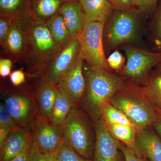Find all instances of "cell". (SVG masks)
I'll return each mask as SVG.
<instances>
[{
  "instance_id": "obj_33",
  "label": "cell",
  "mask_w": 161,
  "mask_h": 161,
  "mask_svg": "<svg viewBox=\"0 0 161 161\" xmlns=\"http://www.w3.org/2000/svg\"><path fill=\"white\" fill-rule=\"evenodd\" d=\"M119 149L123 154L125 161H144L143 158L139 157L133 149L126 145H123L119 142Z\"/></svg>"
},
{
  "instance_id": "obj_26",
  "label": "cell",
  "mask_w": 161,
  "mask_h": 161,
  "mask_svg": "<svg viewBox=\"0 0 161 161\" xmlns=\"http://www.w3.org/2000/svg\"><path fill=\"white\" fill-rule=\"evenodd\" d=\"M54 155L56 161H91L78 154L64 139Z\"/></svg>"
},
{
  "instance_id": "obj_23",
  "label": "cell",
  "mask_w": 161,
  "mask_h": 161,
  "mask_svg": "<svg viewBox=\"0 0 161 161\" xmlns=\"http://www.w3.org/2000/svg\"><path fill=\"white\" fill-rule=\"evenodd\" d=\"M142 93L158 115H161V74H156L149 79L142 89Z\"/></svg>"
},
{
  "instance_id": "obj_8",
  "label": "cell",
  "mask_w": 161,
  "mask_h": 161,
  "mask_svg": "<svg viewBox=\"0 0 161 161\" xmlns=\"http://www.w3.org/2000/svg\"><path fill=\"white\" fill-rule=\"evenodd\" d=\"M124 49L127 62L122 70L123 75L134 80L145 78L153 67L161 62V52L153 53L129 45Z\"/></svg>"
},
{
  "instance_id": "obj_37",
  "label": "cell",
  "mask_w": 161,
  "mask_h": 161,
  "mask_svg": "<svg viewBox=\"0 0 161 161\" xmlns=\"http://www.w3.org/2000/svg\"><path fill=\"white\" fill-rule=\"evenodd\" d=\"M31 146L32 144L25 149L22 153L9 161H31Z\"/></svg>"
},
{
  "instance_id": "obj_19",
  "label": "cell",
  "mask_w": 161,
  "mask_h": 161,
  "mask_svg": "<svg viewBox=\"0 0 161 161\" xmlns=\"http://www.w3.org/2000/svg\"><path fill=\"white\" fill-rule=\"evenodd\" d=\"M85 16L86 22L105 23L113 11L108 0H78Z\"/></svg>"
},
{
  "instance_id": "obj_4",
  "label": "cell",
  "mask_w": 161,
  "mask_h": 161,
  "mask_svg": "<svg viewBox=\"0 0 161 161\" xmlns=\"http://www.w3.org/2000/svg\"><path fill=\"white\" fill-rule=\"evenodd\" d=\"M104 24L100 22H86L79 38L78 56L89 67L108 71L109 66L104 49Z\"/></svg>"
},
{
  "instance_id": "obj_28",
  "label": "cell",
  "mask_w": 161,
  "mask_h": 161,
  "mask_svg": "<svg viewBox=\"0 0 161 161\" xmlns=\"http://www.w3.org/2000/svg\"><path fill=\"white\" fill-rule=\"evenodd\" d=\"M0 125L6 126L12 130L20 127L3 102L0 104Z\"/></svg>"
},
{
  "instance_id": "obj_16",
  "label": "cell",
  "mask_w": 161,
  "mask_h": 161,
  "mask_svg": "<svg viewBox=\"0 0 161 161\" xmlns=\"http://www.w3.org/2000/svg\"><path fill=\"white\" fill-rule=\"evenodd\" d=\"M73 40L79 39L86 21L84 14L78 0H70L62 6L59 12Z\"/></svg>"
},
{
  "instance_id": "obj_21",
  "label": "cell",
  "mask_w": 161,
  "mask_h": 161,
  "mask_svg": "<svg viewBox=\"0 0 161 161\" xmlns=\"http://www.w3.org/2000/svg\"><path fill=\"white\" fill-rule=\"evenodd\" d=\"M75 105V103L69 96L58 88L51 119L52 123L55 125L62 126Z\"/></svg>"
},
{
  "instance_id": "obj_3",
  "label": "cell",
  "mask_w": 161,
  "mask_h": 161,
  "mask_svg": "<svg viewBox=\"0 0 161 161\" xmlns=\"http://www.w3.org/2000/svg\"><path fill=\"white\" fill-rule=\"evenodd\" d=\"M62 129L64 140L78 154L90 159L95 148V136L87 116L78 106L72 108Z\"/></svg>"
},
{
  "instance_id": "obj_20",
  "label": "cell",
  "mask_w": 161,
  "mask_h": 161,
  "mask_svg": "<svg viewBox=\"0 0 161 161\" xmlns=\"http://www.w3.org/2000/svg\"><path fill=\"white\" fill-rule=\"evenodd\" d=\"M70 0H28L34 19L46 22L59 13L65 3Z\"/></svg>"
},
{
  "instance_id": "obj_9",
  "label": "cell",
  "mask_w": 161,
  "mask_h": 161,
  "mask_svg": "<svg viewBox=\"0 0 161 161\" xmlns=\"http://www.w3.org/2000/svg\"><path fill=\"white\" fill-rule=\"evenodd\" d=\"M32 132L33 143L43 154L55 153L63 141L62 126L55 125L50 121L37 117Z\"/></svg>"
},
{
  "instance_id": "obj_15",
  "label": "cell",
  "mask_w": 161,
  "mask_h": 161,
  "mask_svg": "<svg viewBox=\"0 0 161 161\" xmlns=\"http://www.w3.org/2000/svg\"><path fill=\"white\" fill-rule=\"evenodd\" d=\"M134 148L136 155L150 161H161V140L155 133L146 128L137 130Z\"/></svg>"
},
{
  "instance_id": "obj_13",
  "label": "cell",
  "mask_w": 161,
  "mask_h": 161,
  "mask_svg": "<svg viewBox=\"0 0 161 161\" xmlns=\"http://www.w3.org/2000/svg\"><path fill=\"white\" fill-rule=\"evenodd\" d=\"M39 79L33 92L36 104V117L50 121L58 87L56 85Z\"/></svg>"
},
{
  "instance_id": "obj_10",
  "label": "cell",
  "mask_w": 161,
  "mask_h": 161,
  "mask_svg": "<svg viewBox=\"0 0 161 161\" xmlns=\"http://www.w3.org/2000/svg\"><path fill=\"white\" fill-rule=\"evenodd\" d=\"M79 39H74L61 48L40 79L58 85L78 57Z\"/></svg>"
},
{
  "instance_id": "obj_39",
  "label": "cell",
  "mask_w": 161,
  "mask_h": 161,
  "mask_svg": "<svg viewBox=\"0 0 161 161\" xmlns=\"http://www.w3.org/2000/svg\"><path fill=\"white\" fill-rule=\"evenodd\" d=\"M158 115L157 120L153 124V125L154 128L161 136V115Z\"/></svg>"
},
{
  "instance_id": "obj_36",
  "label": "cell",
  "mask_w": 161,
  "mask_h": 161,
  "mask_svg": "<svg viewBox=\"0 0 161 161\" xmlns=\"http://www.w3.org/2000/svg\"><path fill=\"white\" fill-rule=\"evenodd\" d=\"M12 66L11 60L8 58H1L0 60V75L3 78H6L11 74Z\"/></svg>"
},
{
  "instance_id": "obj_31",
  "label": "cell",
  "mask_w": 161,
  "mask_h": 161,
  "mask_svg": "<svg viewBox=\"0 0 161 161\" xmlns=\"http://www.w3.org/2000/svg\"><path fill=\"white\" fill-rule=\"evenodd\" d=\"M31 161H56L54 153L43 154L36 147L34 144H32L31 149Z\"/></svg>"
},
{
  "instance_id": "obj_18",
  "label": "cell",
  "mask_w": 161,
  "mask_h": 161,
  "mask_svg": "<svg viewBox=\"0 0 161 161\" xmlns=\"http://www.w3.org/2000/svg\"><path fill=\"white\" fill-rule=\"evenodd\" d=\"M1 47L5 53L14 59L23 60L26 49L25 29L13 21L11 29Z\"/></svg>"
},
{
  "instance_id": "obj_7",
  "label": "cell",
  "mask_w": 161,
  "mask_h": 161,
  "mask_svg": "<svg viewBox=\"0 0 161 161\" xmlns=\"http://www.w3.org/2000/svg\"><path fill=\"white\" fill-rule=\"evenodd\" d=\"M1 98L19 126L31 130L36 116L33 93L20 89H5Z\"/></svg>"
},
{
  "instance_id": "obj_38",
  "label": "cell",
  "mask_w": 161,
  "mask_h": 161,
  "mask_svg": "<svg viewBox=\"0 0 161 161\" xmlns=\"http://www.w3.org/2000/svg\"><path fill=\"white\" fill-rule=\"evenodd\" d=\"M12 130L9 127L0 125V148L3 147L4 142L10 134Z\"/></svg>"
},
{
  "instance_id": "obj_12",
  "label": "cell",
  "mask_w": 161,
  "mask_h": 161,
  "mask_svg": "<svg viewBox=\"0 0 161 161\" xmlns=\"http://www.w3.org/2000/svg\"><path fill=\"white\" fill-rule=\"evenodd\" d=\"M83 60L79 56L70 69L57 86L78 105L86 89V81L83 75Z\"/></svg>"
},
{
  "instance_id": "obj_2",
  "label": "cell",
  "mask_w": 161,
  "mask_h": 161,
  "mask_svg": "<svg viewBox=\"0 0 161 161\" xmlns=\"http://www.w3.org/2000/svg\"><path fill=\"white\" fill-rule=\"evenodd\" d=\"M140 12L134 8L128 10H113L105 23L104 43L109 49L124 43L138 42L140 40Z\"/></svg>"
},
{
  "instance_id": "obj_40",
  "label": "cell",
  "mask_w": 161,
  "mask_h": 161,
  "mask_svg": "<svg viewBox=\"0 0 161 161\" xmlns=\"http://www.w3.org/2000/svg\"><path fill=\"white\" fill-rule=\"evenodd\" d=\"M132 3H133V6H134V7H135V3H136V0H132Z\"/></svg>"
},
{
  "instance_id": "obj_5",
  "label": "cell",
  "mask_w": 161,
  "mask_h": 161,
  "mask_svg": "<svg viewBox=\"0 0 161 161\" xmlns=\"http://www.w3.org/2000/svg\"><path fill=\"white\" fill-rule=\"evenodd\" d=\"M109 102L123 112L137 130L153 125L157 120V113L144 96L139 97L128 92L119 93V91Z\"/></svg>"
},
{
  "instance_id": "obj_22",
  "label": "cell",
  "mask_w": 161,
  "mask_h": 161,
  "mask_svg": "<svg viewBox=\"0 0 161 161\" xmlns=\"http://www.w3.org/2000/svg\"><path fill=\"white\" fill-rule=\"evenodd\" d=\"M45 23L55 42L61 48L73 40L63 17L59 14Z\"/></svg>"
},
{
  "instance_id": "obj_30",
  "label": "cell",
  "mask_w": 161,
  "mask_h": 161,
  "mask_svg": "<svg viewBox=\"0 0 161 161\" xmlns=\"http://www.w3.org/2000/svg\"><path fill=\"white\" fill-rule=\"evenodd\" d=\"M13 20L6 16H0V44L2 47L11 29Z\"/></svg>"
},
{
  "instance_id": "obj_1",
  "label": "cell",
  "mask_w": 161,
  "mask_h": 161,
  "mask_svg": "<svg viewBox=\"0 0 161 161\" xmlns=\"http://www.w3.org/2000/svg\"><path fill=\"white\" fill-rule=\"evenodd\" d=\"M25 31V74L30 78H40L62 48L55 42L45 22L34 19Z\"/></svg>"
},
{
  "instance_id": "obj_11",
  "label": "cell",
  "mask_w": 161,
  "mask_h": 161,
  "mask_svg": "<svg viewBox=\"0 0 161 161\" xmlns=\"http://www.w3.org/2000/svg\"><path fill=\"white\" fill-rule=\"evenodd\" d=\"M94 129V161H122L119 142L110 132L103 119L96 121Z\"/></svg>"
},
{
  "instance_id": "obj_14",
  "label": "cell",
  "mask_w": 161,
  "mask_h": 161,
  "mask_svg": "<svg viewBox=\"0 0 161 161\" xmlns=\"http://www.w3.org/2000/svg\"><path fill=\"white\" fill-rule=\"evenodd\" d=\"M32 143L31 130L19 127L12 130L1 149V161H9Z\"/></svg>"
},
{
  "instance_id": "obj_34",
  "label": "cell",
  "mask_w": 161,
  "mask_h": 161,
  "mask_svg": "<svg viewBox=\"0 0 161 161\" xmlns=\"http://www.w3.org/2000/svg\"><path fill=\"white\" fill-rule=\"evenodd\" d=\"M114 10H128L134 8L132 0H108Z\"/></svg>"
},
{
  "instance_id": "obj_41",
  "label": "cell",
  "mask_w": 161,
  "mask_h": 161,
  "mask_svg": "<svg viewBox=\"0 0 161 161\" xmlns=\"http://www.w3.org/2000/svg\"><path fill=\"white\" fill-rule=\"evenodd\" d=\"M158 68L161 71V62L159 64Z\"/></svg>"
},
{
  "instance_id": "obj_24",
  "label": "cell",
  "mask_w": 161,
  "mask_h": 161,
  "mask_svg": "<svg viewBox=\"0 0 161 161\" xmlns=\"http://www.w3.org/2000/svg\"><path fill=\"white\" fill-rule=\"evenodd\" d=\"M107 125L110 132L116 139L133 149L137 130L135 126L108 123Z\"/></svg>"
},
{
  "instance_id": "obj_25",
  "label": "cell",
  "mask_w": 161,
  "mask_h": 161,
  "mask_svg": "<svg viewBox=\"0 0 161 161\" xmlns=\"http://www.w3.org/2000/svg\"><path fill=\"white\" fill-rule=\"evenodd\" d=\"M99 112L107 123L133 125L123 112L113 106L109 102L102 105L99 108Z\"/></svg>"
},
{
  "instance_id": "obj_32",
  "label": "cell",
  "mask_w": 161,
  "mask_h": 161,
  "mask_svg": "<svg viewBox=\"0 0 161 161\" xmlns=\"http://www.w3.org/2000/svg\"><path fill=\"white\" fill-rule=\"evenodd\" d=\"M158 0H136L135 7L141 13H148L154 9Z\"/></svg>"
},
{
  "instance_id": "obj_29",
  "label": "cell",
  "mask_w": 161,
  "mask_h": 161,
  "mask_svg": "<svg viewBox=\"0 0 161 161\" xmlns=\"http://www.w3.org/2000/svg\"><path fill=\"white\" fill-rule=\"evenodd\" d=\"M125 58L118 50H115L107 58L108 65L116 71L123 69Z\"/></svg>"
},
{
  "instance_id": "obj_35",
  "label": "cell",
  "mask_w": 161,
  "mask_h": 161,
  "mask_svg": "<svg viewBox=\"0 0 161 161\" xmlns=\"http://www.w3.org/2000/svg\"><path fill=\"white\" fill-rule=\"evenodd\" d=\"M25 73L21 70H17L12 72L9 75L10 80L13 85L19 86L26 81Z\"/></svg>"
},
{
  "instance_id": "obj_6",
  "label": "cell",
  "mask_w": 161,
  "mask_h": 161,
  "mask_svg": "<svg viewBox=\"0 0 161 161\" xmlns=\"http://www.w3.org/2000/svg\"><path fill=\"white\" fill-rule=\"evenodd\" d=\"M88 101L95 109L110 99L122 87L120 78L106 71L93 69L88 66L85 70Z\"/></svg>"
},
{
  "instance_id": "obj_17",
  "label": "cell",
  "mask_w": 161,
  "mask_h": 161,
  "mask_svg": "<svg viewBox=\"0 0 161 161\" xmlns=\"http://www.w3.org/2000/svg\"><path fill=\"white\" fill-rule=\"evenodd\" d=\"M0 16H6L24 29L34 20L28 0H0Z\"/></svg>"
},
{
  "instance_id": "obj_27",
  "label": "cell",
  "mask_w": 161,
  "mask_h": 161,
  "mask_svg": "<svg viewBox=\"0 0 161 161\" xmlns=\"http://www.w3.org/2000/svg\"><path fill=\"white\" fill-rule=\"evenodd\" d=\"M151 34L156 45L161 51V1L153 20Z\"/></svg>"
}]
</instances>
